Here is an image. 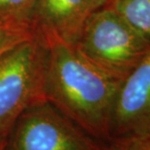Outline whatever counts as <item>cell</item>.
I'll list each match as a JSON object with an SVG mask.
<instances>
[{
  "instance_id": "cell-1",
  "label": "cell",
  "mask_w": 150,
  "mask_h": 150,
  "mask_svg": "<svg viewBox=\"0 0 150 150\" xmlns=\"http://www.w3.org/2000/svg\"><path fill=\"white\" fill-rule=\"evenodd\" d=\"M39 34L46 46L45 99L88 135L108 143L111 110L122 81L89 61L75 45Z\"/></svg>"
},
{
  "instance_id": "cell-2",
  "label": "cell",
  "mask_w": 150,
  "mask_h": 150,
  "mask_svg": "<svg viewBox=\"0 0 150 150\" xmlns=\"http://www.w3.org/2000/svg\"><path fill=\"white\" fill-rule=\"evenodd\" d=\"M75 46L89 61L123 81L148 52L150 41L106 5L86 22Z\"/></svg>"
},
{
  "instance_id": "cell-3",
  "label": "cell",
  "mask_w": 150,
  "mask_h": 150,
  "mask_svg": "<svg viewBox=\"0 0 150 150\" xmlns=\"http://www.w3.org/2000/svg\"><path fill=\"white\" fill-rule=\"evenodd\" d=\"M45 63L46 46L37 31L0 58V138H7L27 108L45 99Z\"/></svg>"
},
{
  "instance_id": "cell-4",
  "label": "cell",
  "mask_w": 150,
  "mask_h": 150,
  "mask_svg": "<svg viewBox=\"0 0 150 150\" xmlns=\"http://www.w3.org/2000/svg\"><path fill=\"white\" fill-rule=\"evenodd\" d=\"M6 150H110L46 99L27 108L6 138Z\"/></svg>"
},
{
  "instance_id": "cell-5",
  "label": "cell",
  "mask_w": 150,
  "mask_h": 150,
  "mask_svg": "<svg viewBox=\"0 0 150 150\" xmlns=\"http://www.w3.org/2000/svg\"><path fill=\"white\" fill-rule=\"evenodd\" d=\"M110 134V140L150 136V50L121 81L111 110Z\"/></svg>"
},
{
  "instance_id": "cell-6",
  "label": "cell",
  "mask_w": 150,
  "mask_h": 150,
  "mask_svg": "<svg viewBox=\"0 0 150 150\" xmlns=\"http://www.w3.org/2000/svg\"><path fill=\"white\" fill-rule=\"evenodd\" d=\"M110 0H37L29 22L37 32L75 45L86 22Z\"/></svg>"
},
{
  "instance_id": "cell-7",
  "label": "cell",
  "mask_w": 150,
  "mask_h": 150,
  "mask_svg": "<svg viewBox=\"0 0 150 150\" xmlns=\"http://www.w3.org/2000/svg\"><path fill=\"white\" fill-rule=\"evenodd\" d=\"M124 21L150 41V0H110Z\"/></svg>"
},
{
  "instance_id": "cell-8",
  "label": "cell",
  "mask_w": 150,
  "mask_h": 150,
  "mask_svg": "<svg viewBox=\"0 0 150 150\" xmlns=\"http://www.w3.org/2000/svg\"><path fill=\"white\" fill-rule=\"evenodd\" d=\"M36 34L29 21L0 17V58Z\"/></svg>"
},
{
  "instance_id": "cell-9",
  "label": "cell",
  "mask_w": 150,
  "mask_h": 150,
  "mask_svg": "<svg viewBox=\"0 0 150 150\" xmlns=\"http://www.w3.org/2000/svg\"><path fill=\"white\" fill-rule=\"evenodd\" d=\"M37 0H0V17L29 21Z\"/></svg>"
},
{
  "instance_id": "cell-10",
  "label": "cell",
  "mask_w": 150,
  "mask_h": 150,
  "mask_svg": "<svg viewBox=\"0 0 150 150\" xmlns=\"http://www.w3.org/2000/svg\"><path fill=\"white\" fill-rule=\"evenodd\" d=\"M110 150H150L148 137H126L111 139Z\"/></svg>"
},
{
  "instance_id": "cell-11",
  "label": "cell",
  "mask_w": 150,
  "mask_h": 150,
  "mask_svg": "<svg viewBox=\"0 0 150 150\" xmlns=\"http://www.w3.org/2000/svg\"><path fill=\"white\" fill-rule=\"evenodd\" d=\"M0 150H6V138H0Z\"/></svg>"
},
{
  "instance_id": "cell-12",
  "label": "cell",
  "mask_w": 150,
  "mask_h": 150,
  "mask_svg": "<svg viewBox=\"0 0 150 150\" xmlns=\"http://www.w3.org/2000/svg\"><path fill=\"white\" fill-rule=\"evenodd\" d=\"M146 137H148V139H149V142H150V136H146Z\"/></svg>"
},
{
  "instance_id": "cell-13",
  "label": "cell",
  "mask_w": 150,
  "mask_h": 150,
  "mask_svg": "<svg viewBox=\"0 0 150 150\" xmlns=\"http://www.w3.org/2000/svg\"><path fill=\"white\" fill-rule=\"evenodd\" d=\"M108 2H110V1H108Z\"/></svg>"
}]
</instances>
